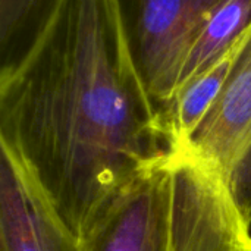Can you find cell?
Instances as JSON below:
<instances>
[{
    "mask_svg": "<svg viewBox=\"0 0 251 251\" xmlns=\"http://www.w3.org/2000/svg\"><path fill=\"white\" fill-rule=\"evenodd\" d=\"M0 150V251H82L19 162Z\"/></svg>",
    "mask_w": 251,
    "mask_h": 251,
    "instance_id": "cell-5",
    "label": "cell"
},
{
    "mask_svg": "<svg viewBox=\"0 0 251 251\" xmlns=\"http://www.w3.org/2000/svg\"><path fill=\"white\" fill-rule=\"evenodd\" d=\"M169 172V251H246L251 221L231 181L187 144L166 156Z\"/></svg>",
    "mask_w": 251,
    "mask_h": 251,
    "instance_id": "cell-2",
    "label": "cell"
},
{
    "mask_svg": "<svg viewBox=\"0 0 251 251\" xmlns=\"http://www.w3.org/2000/svg\"><path fill=\"white\" fill-rule=\"evenodd\" d=\"M246 251H251V249H249V250H246Z\"/></svg>",
    "mask_w": 251,
    "mask_h": 251,
    "instance_id": "cell-11",
    "label": "cell"
},
{
    "mask_svg": "<svg viewBox=\"0 0 251 251\" xmlns=\"http://www.w3.org/2000/svg\"><path fill=\"white\" fill-rule=\"evenodd\" d=\"M237 47L224 59L188 79L176 91L165 118L171 149L190 141L218 100L229 75Z\"/></svg>",
    "mask_w": 251,
    "mask_h": 251,
    "instance_id": "cell-9",
    "label": "cell"
},
{
    "mask_svg": "<svg viewBox=\"0 0 251 251\" xmlns=\"http://www.w3.org/2000/svg\"><path fill=\"white\" fill-rule=\"evenodd\" d=\"M250 29L251 0H219L210 10L190 49L178 90L188 79L229 54Z\"/></svg>",
    "mask_w": 251,
    "mask_h": 251,
    "instance_id": "cell-7",
    "label": "cell"
},
{
    "mask_svg": "<svg viewBox=\"0 0 251 251\" xmlns=\"http://www.w3.org/2000/svg\"><path fill=\"white\" fill-rule=\"evenodd\" d=\"M231 181L251 146V29L238 44L226 82L187 143Z\"/></svg>",
    "mask_w": 251,
    "mask_h": 251,
    "instance_id": "cell-6",
    "label": "cell"
},
{
    "mask_svg": "<svg viewBox=\"0 0 251 251\" xmlns=\"http://www.w3.org/2000/svg\"><path fill=\"white\" fill-rule=\"evenodd\" d=\"M169 199L165 157L106 206L81 240L82 251H169Z\"/></svg>",
    "mask_w": 251,
    "mask_h": 251,
    "instance_id": "cell-4",
    "label": "cell"
},
{
    "mask_svg": "<svg viewBox=\"0 0 251 251\" xmlns=\"http://www.w3.org/2000/svg\"><path fill=\"white\" fill-rule=\"evenodd\" d=\"M0 147L81 241L171 151L112 0H63L28 57L0 76Z\"/></svg>",
    "mask_w": 251,
    "mask_h": 251,
    "instance_id": "cell-1",
    "label": "cell"
},
{
    "mask_svg": "<svg viewBox=\"0 0 251 251\" xmlns=\"http://www.w3.org/2000/svg\"><path fill=\"white\" fill-rule=\"evenodd\" d=\"M131 62L163 121L190 49L219 0H112Z\"/></svg>",
    "mask_w": 251,
    "mask_h": 251,
    "instance_id": "cell-3",
    "label": "cell"
},
{
    "mask_svg": "<svg viewBox=\"0 0 251 251\" xmlns=\"http://www.w3.org/2000/svg\"><path fill=\"white\" fill-rule=\"evenodd\" d=\"M63 0H0V76L13 72L41 40Z\"/></svg>",
    "mask_w": 251,
    "mask_h": 251,
    "instance_id": "cell-8",
    "label": "cell"
},
{
    "mask_svg": "<svg viewBox=\"0 0 251 251\" xmlns=\"http://www.w3.org/2000/svg\"><path fill=\"white\" fill-rule=\"evenodd\" d=\"M231 187L241 210L251 221V146L232 174Z\"/></svg>",
    "mask_w": 251,
    "mask_h": 251,
    "instance_id": "cell-10",
    "label": "cell"
}]
</instances>
